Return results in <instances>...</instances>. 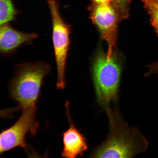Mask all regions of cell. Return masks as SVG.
Wrapping results in <instances>:
<instances>
[{"mask_svg": "<svg viewBox=\"0 0 158 158\" xmlns=\"http://www.w3.org/2000/svg\"><path fill=\"white\" fill-rule=\"evenodd\" d=\"M110 131L106 139L94 150L90 157L131 158L147 151L149 142L137 128L124 122L117 110L106 109Z\"/></svg>", "mask_w": 158, "mask_h": 158, "instance_id": "1", "label": "cell"}, {"mask_svg": "<svg viewBox=\"0 0 158 158\" xmlns=\"http://www.w3.org/2000/svg\"><path fill=\"white\" fill-rule=\"evenodd\" d=\"M50 70V66L43 62L18 65L9 85L10 95L18 105L15 109L36 106L43 80Z\"/></svg>", "mask_w": 158, "mask_h": 158, "instance_id": "2", "label": "cell"}, {"mask_svg": "<svg viewBox=\"0 0 158 158\" xmlns=\"http://www.w3.org/2000/svg\"><path fill=\"white\" fill-rule=\"evenodd\" d=\"M93 79L97 99L106 110L110 102L117 100L121 67L114 52L109 58L106 53L99 50L95 58L92 70Z\"/></svg>", "mask_w": 158, "mask_h": 158, "instance_id": "3", "label": "cell"}, {"mask_svg": "<svg viewBox=\"0 0 158 158\" xmlns=\"http://www.w3.org/2000/svg\"><path fill=\"white\" fill-rule=\"evenodd\" d=\"M52 23V39L57 68L56 88L64 89L67 58L71 43L70 26L63 18L56 0H47Z\"/></svg>", "mask_w": 158, "mask_h": 158, "instance_id": "4", "label": "cell"}, {"mask_svg": "<svg viewBox=\"0 0 158 158\" xmlns=\"http://www.w3.org/2000/svg\"><path fill=\"white\" fill-rule=\"evenodd\" d=\"M36 106H30L23 110L20 116L11 127L3 130L0 136V153L14 148H23L28 154L27 135L31 137L36 134L39 126L36 119Z\"/></svg>", "mask_w": 158, "mask_h": 158, "instance_id": "5", "label": "cell"}, {"mask_svg": "<svg viewBox=\"0 0 158 158\" xmlns=\"http://www.w3.org/2000/svg\"><path fill=\"white\" fill-rule=\"evenodd\" d=\"M91 18L108 45L106 55L110 57L114 52L117 24L119 16L111 5L94 3L90 8Z\"/></svg>", "mask_w": 158, "mask_h": 158, "instance_id": "6", "label": "cell"}, {"mask_svg": "<svg viewBox=\"0 0 158 158\" xmlns=\"http://www.w3.org/2000/svg\"><path fill=\"white\" fill-rule=\"evenodd\" d=\"M66 106L69 127L62 134L64 148L61 155L68 158L81 156L88 149V143L85 137L73 123L69 112V102H66Z\"/></svg>", "mask_w": 158, "mask_h": 158, "instance_id": "7", "label": "cell"}, {"mask_svg": "<svg viewBox=\"0 0 158 158\" xmlns=\"http://www.w3.org/2000/svg\"><path fill=\"white\" fill-rule=\"evenodd\" d=\"M37 36L35 33H26L17 30L9 23L1 25V52L5 55L11 54L19 47L32 43Z\"/></svg>", "mask_w": 158, "mask_h": 158, "instance_id": "8", "label": "cell"}, {"mask_svg": "<svg viewBox=\"0 0 158 158\" xmlns=\"http://www.w3.org/2000/svg\"><path fill=\"white\" fill-rule=\"evenodd\" d=\"M17 14L12 0H0V24L14 20Z\"/></svg>", "mask_w": 158, "mask_h": 158, "instance_id": "9", "label": "cell"}, {"mask_svg": "<svg viewBox=\"0 0 158 158\" xmlns=\"http://www.w3.org/2000/svg\"><path fill=\"white\" fill-rule=\"evenodd\" d=\"M94 3L107 4L111 5L119 16L120 20L128 17L129 0H93Z\"/></svg>", "mask_w": 158, "mask_h": 158, "instance_id": "10", "label": "cell"}, {"mask_svg": "<svg viewBox=\"0 0 158 158\" xmlns=\"http://www.w3.org/2000/svg\"><path fill=\"white\" fill-rule=\"evenodd\" d=\"M144 7L150 17V22L158 37V0H143Z\"/></svg>", "mask_w": 158, "mask_h": 158, "instance_id": "11", "label": "cell"}, {"mask_svg": "<svg viewBox=\"0 0 158 158\" xmlns=\"http://www.w3.org/2000/svg\"><path fill=\"white\" fill-rule=\"evenodd\" d=\"M149 72L146 74V77L153 74L156 75L158 76V61L150 64L149 66Z\"/></svg>", "mask_w": 158, "mask_h": 158, "instance_id": "12", "label": "cell"}]
</instances>
